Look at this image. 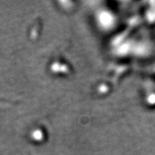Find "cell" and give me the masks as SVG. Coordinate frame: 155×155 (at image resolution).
<instances>
[]
</instances>
